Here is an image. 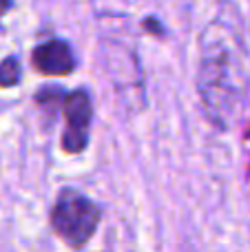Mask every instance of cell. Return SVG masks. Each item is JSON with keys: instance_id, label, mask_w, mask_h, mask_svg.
Segmentation results:
<instances>
[{"instance_id": "obj_1", "label": "cell", "mask_w": 250, "mask_h": 252, "mask_svg": "<svg viewBox=\"0 0 250 252\" xmlns=\"http://www.w3.org/2000/svg\"><path fill=\"white\" fill-rule=\"evenodd\" d=\"M197 93L213 124L226 128L248 89L246 51L237 31L211 22L199 35Z\"/></svg>"}, {"instance_id": "obj_2", "label": "cell", "mask_w": 250, "mask_h": 252, "mask_svg": "<svg viewBox=\"0 0 250 252\" xmlns=\"http://www.w3.org/2000/svg\"><path fill=\"white\" fill-rule=\"evenodd\" d=\"M102 213L89 197L73 188H64L51 208V228L69 248H82L100 226Z\"/></svg>"}, {"instance_id": "obj_3", "label": "cell", "mask_w": 250, "mask_h": 252, "mask_svg": "<svg viewBox=\"0 0 250 252\" xmlns=\"http://www.w3.org/2000/svg\"><path fill=\"white\" fill-rule=\"evenodd\" d=\"M62 115H64V130H62V151L69 155H78L87 148L89 133H91L93 104L84 89L66 93L62 97Z\"/></svg>"}, {"instance_id": "obj_4", "label": "cell", "mask_w": 250, "mask_h": 252, "mask_svg": "<svg viewBox=\"0 0 250 252\" xmlns=\"http://www.w3.org/2000/svg\"><path fill=\"white\" fill-rule=\"evenodd\" d=\"M31 64L42 75H69L75 69L73 51L62 40H49L38 44L31 53Z\"/></svg>"}, {"instance_id": "obj_5", "label": "cell", "mask_w": 250, "mask_h": 252, "mask_svg": "<svg viewBox=\"0 0 250 252\" xmlns=\"http://www.w3.org/2000/svg\"><path fill=\"white\" fill-rule=\"evenodd\" d=\"M20 75H22L20 62H18L13 56L0 62V87H2V89L16 87V84L20 82Z\"/></svg>"}, {"instance_id": "obj_6", "label": "cell", "mask_w": 250, "mask_h": 252, "mask_svg": "<svg viewBox=\"0 0 250 252\" xmlns=\"http://www.w3.org/2000/svg\"><path fill=\"white\" fill-rule=\"evenodd\" d=\"M9 4H11V0H0V13H4L9 9Z\"/></svg>"}, {"instance_id": "obj_7", "label": "cell", "mask_w": 250, "mask_h": 252, "mask_svg": "<svg viewBox=\"0 0 250 252\" xmlns=\"http://www.w3.org/2000/svg\"><path fill=\"white\" fill-rule=\"evenodd\" d=\"M246 139H250V133H246Z\"/></svg>"}]
</instances>
